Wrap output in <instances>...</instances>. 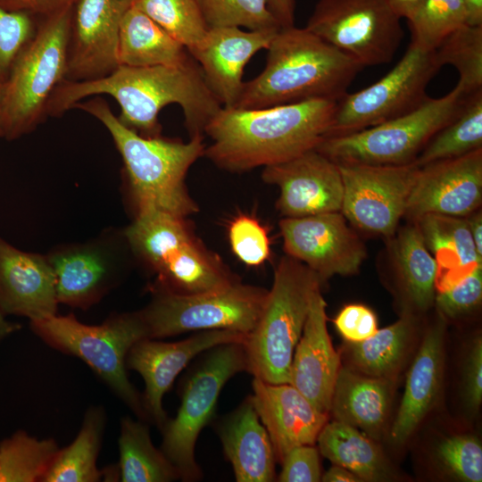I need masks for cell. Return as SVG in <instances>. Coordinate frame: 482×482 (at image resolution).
I'll return each instance as SVG.
<instances>
[{"label": "cell", "instance_id": "cell-1", "mask_svg": "<svg viewBox=\"0 0 482 482\" xmlns=\"http://www.w3.org/2000/svg\"><path fill=\"white\" fill-rule=\"evenodd\" d=\"M109 95L120 107L119 120L145 137L162 136L158 115L166 105L179 104L190 137L204 136L210 121L222 108L202 69L190 54L176 65L130 67L119 65L99 79H64L54 90L46 115L61 116L83 98Z\"/></svg>", "mask_w": 482, "mask_h": 482}, {"label": "cell", "instance_id": "cell-2", "mask_svg": "<svg viewBox=\"0 0 482 482\" xmlns=\"http://www.w3.org/2000/svg\"><path fill=\"white\" fill-rule=\"evenodd\" d=\"M336 107L324 99L262 109L222 106L204 130L212 143L204 156L237 173L287 162L328 137Z\"/></svg>", "mask_w": 482, "mask_h": 482}, {"label": "cell", "instance_id": "cell-3", "mask_svg": "<svg viewBox=\"0 0 482 482\" xmlns=\"http://www.w3.org/2000/svg\"><path fill=\"white\" fill-rule=\"evenodd\" d=\"M73 108L94 116L112 136L122 158L134 217L161 212L187 218L199 211L188 192L186 177L190 167L204 156V136L190 137L187 142L162 136L143 137L124 126L98 96Z\"/></svg>", "mask_w": 482, "mask_h": 482}, {"label": "cell", "instance_id": "cell-4", "mask_svg": "<svg viewBox=\"0 0 482 482\" xmlns=\"http://www.w3.org/2000/svg\"><path fill=\"white\" fill-rule=\"evenodd\" d=\"M264 70L245 82L235 104L262 109L324 99L337 102L363 67L306 28H281L268 48Z\"/></svg>", "mask_w": 482, "mask_h": 482}, {"label": "cell", "instance_id": "cell-5", "mask_svg": "<svg viewBox=\"0 0 482 482\" xmlns=\"http://www.w3.org/2000/svg\"><path fill=\"white\" fill-rule=\"evenodd\" d=\"M187 218L151 212L123 229L134 258L156 275L155 287L182 295L218 290L240 279L198 238Z\"/></svg>", "mask_w": 482, "mask_h": 482}, {"label": "cell", "instance_id": "cell-6", "mask_svg": "<svg viewBox=\"0 0 482 482\" xmlns=\"http://www.w3.org/2000/svg\"><path fill=\"white\" fill-rule=\"evenodd\" d=\"M46 345L80 359L137 419L149 422L143 395L129 381L126 358L139 340L149 338L139 311L110 315L99 325H87L71 313L29 321Z\"/></svg>", "mask_w": 482, "mask_h": 482}, {"label": "cell", "instance_id": "cell-7", "mask_svg": "<svg viewBox=\"0 0 482 482\" xmlns=\"http://www.w3.org/2000/svg\"><path fill=\"white\" fill-rule=\"evenodd\" d=\"M321 284L303 262L287 254L279 260L259 318L243 343L246 371L267 383L289 384L295 349Z\"/></svg>", "mask_w": 482, "mask_h": 482}, {"label": "cell", "instance_id": "cell-8", "mask_svg": "<svg viewBox=\"0 0 482 482\" xmlns=\"http://www.w3.org/2000/svg\"><path fill=\"white\" fill-rule=\"evenodd\" d=\"M72 8L44 17L12 62L3 88L1 137L19 138L46 116L47 103L66 77Z\"/></svg>", "mask_w": 482, "mask_h": 482}, {"label": "cell", "instance_id": "cell-9", "mask_svg": "<svg viewBox=\"0 0 482 482\" xmlns=\"http://www.w3.org/2000/svg\"><path fill=\"white\" fill-rule=\"evenodd\" d=\"M466 98L456 85L447 95L428 97L402 116L357 132L328 137L316 150L337 163L411 164L428 141L459 114Z\"/></svg>", "mask_w": 482, "mask_h": 482}, {"label": "cell", "instance_id": "cell-10", "mask_svg": "<svg viewBox=\"0 0 482 482\" xmlns=\"http://www.w3.org/2000/svg\"><path fill=\"white\" fill-rule=\"evenodd\" d=\"M185 378L177 415L161 428V450L183 481H196L202 470L195 459V446L202 429L211 421L220 391L234 375L246 371L243 343L214 346L205 352Z\"/></svg>", "mask_w": 482, "mask_h": 482}, {"label": "cell", "instance_id": "cell-11", "mask_svg": "<svg viewBox=\"0 0 482 482\" xmlns=\"http://www.w3.org/2000/svg\"><path fill=\"white\" fill-rule=\"evenodd\" d=\"M268 290L236 282L199 294L182 295L152 286V297L139 310L151 339L183 333L228 329L247 336L253 328Z\"/></svg>", "mask_w": 482, "mask_h": 482}, {"label": "cell", "instance_id": "cell-12", "mask_svg": "<svg viewBox=\"0 0 482 482\" xmlns=\"http://www.w3.org/2000/svg\"><path fill=\"white\" fill-rule=\"evenodd\" d=\"M440 68L435 51L410 44L382 79L337 102L328 137L357 132L415 110L428 97L427 87Z\"/></svg>", "mask_w": 482, "mask_h": 482}, {"label": "cell", "instance_id": "cell-13", "mask_svg": "<svg viewBox=\"0 0 482 482\" xmlns=\"http://www.w3.org/2000/svg\"><path fill=\"white\" fill-rule=\"evenodd\" d=\"M304 28L363 68L389 63L404 35L386 0H319Z\"/></svg>", "mask_w": 482, "mask_h": 482}, {"label": "cell", "instance_id": "cell-14", "mask_svg": "<svg viewBox=\"0 0 482 482\" xmlns=\"http://www.w3.org/2000/svg\"><path fill=\"white\" fill-rule=\"evenodd\" d=\"M59 303L87 310L127 277L134 257L123 230L109 229L83 243L61 245L47 254Z\"/></svg>", "mask_w": 482, "mask_h": 482}, {"label": "cell", "instance_id": "cell-15", "mask_svg": "<svg viewBox=\"0 0 482 482\" xmlns=\"http://www.w3.org/2000/svg\"><path fill=\"white\" fill-rule=\"evenodd\" d=\"M343 181L341 212L353 226L392 237L404 216L419 167L337 163Z\"/></svg>", "mask_w": 482, "mask_h": 482}, {"label": "cell", "instance_id": "cell-16", "mask_svg": "<svg viewBox=\"0 0 482 482\" xmlns=\"http://www.w3.org/2000/svg\"><path fill=\"white\" fill-rule=\"evenodd\" d=\"M346 221L341 212L283 218L279 229L286 254L305 264L321 283L357 273L367 251Z\"/></svg>", "mask_w": 482, "mask_h": 482}, {"label": "cell", "instance_id": "cell-17", "mask_svg": "<svg viewBox=\"0 0 482 482\" xmlns=\"http://www.w3.org/2000/svg\"><path fill=\"white\" fill-rule=\"evenodd\" d=\"M245 338V335L237 331L213 329L198 331L176 342L145 338L133 345L126 358V367L143 378V403L149 422L160 429L162 428L168 420L162 405L163 396L195 357L220 345L244 343Z\"/></svg>", "mask_w": 482, "mask_h": 482}, {"label": "cell", "instance_id": "cell-18", "mask_svg": "<svg viewBox=\"0 0 482 482\" xmlns=\"http://www.w3.org/2000/svg\"><path fill=\"white\" fill-rule=\"evenodd\" d=\"M134 0H77L72 8L65 79L91 80L119 66L120 24Z\"/></svg>", "mask_w": 482, "mask_h": 482}, {"label": "cell", "instance_id": "cell-19", "mask_svg": "<svg viewBox=\"0 0 482 482\" xmlns=\"http://www.w3.org/2000/svg\"><path fill=\"white\" fill-rule=\"evenodd\" d=\"M262 179L278 187L276 208L284 218L341 212L344 188L339 166L316 149L263 167Z\"/></svg>", "mask_w": 482, "mask_h": 482}, {"label": "cell", "instance_id": "cell-20", "mask_svg": "<svg viewBox=\"0 0 482 482\" xmlns=\"http://www.w3.org/2000/svg\"><path fill=\"white\" fill-rule=\"evenodd\" d=\"M482 201V148L419 167L404 216L466 218Z\"/></svg>", "mask_w": 482, "mask_h": 482}, {"label": "cell", "instance_id": "cell-21", "mask_svg": "<svg viewBox=\"0 0 482 482\" xmlns=\"http://www.w3.org/2000/svg\"><path fill=\"white\" fill-rule=\"evenodd\" d=\"M55 277L46 254L21 251L0 237V309L37 321L57 314Z\"/></svg>", "mask_w": 482, "mask_h": 482}, {"label": "cell", "instance_id": "cell-22", "mask_svg": "<svg viewBox=\"0 0 482 482\" xmlns=\"http://www.w3.org/2000/svg\"><path fill=\"white\" fill-rule=\"evenodd\" d=\"M278 30L212 28L201 43L189 52L222 106H235L245 83V65L257 52L268 48Z\"/></svg>", "mask_w": 482, "mask_h": 482}, {"label": "cell", "instance_id": "cell-23", "mask_svg": "<svg viewBox=\"0 0 482 482\" xmlns=\"http://www.w3.org/2000/svg\"><path fill=\"white\" fill-rule=\"evenodd\" d=\"M327 303L321 287L314 291L290 369L289 384L318 410L329 414L334 386L341 365L327 328Z\"/></svg>", "mask_w": 482, "mask_h": 482}, {"label": "cell", "instance_id": "cell-24", "mask_svg": "<svg viewBox=\"0 0 482 482\" xmlns=\"http://www.w3.org/2000/svg\"><path fill=\"white\" fill-rule=\"evenodd\" d=\"M250 395L268 431L279 462L292 448L314 445L328 415L318 410L291 384H270L257 378Z\"/></svg>", "mask_w": 482, "mask_h": 482}, {"label": "cell", "instance_id": "cell-25", "mask_svg": "<svg viewBox=\"0 0 482 482\" xmlns=\"http://www.w3.org/2000/svg\"><path fill=\"white\" fill-rule=\"evenodd\" d=\"M445 319H436L426 329L408 370L402 401L390 429L395 445H403L436 405L445 369Z\"/></svg>", "mask_w": 482, "mask_h": 482}, {"label": "cell", "instance_id": "cell-26", "mask_svg": "<svg viewBox=\"0 0 482 482\" xmlns=\"http://www.w3.org/2000/svg\"><path fill=\"white\" fill-rule=\"evenodd\" d=\"M224 453L237 482H270L276 456L250 395L219 426Z\"/></svg>", "mask_w": 482, "mask_h": 482}, {"label": "cell", "instance_id": "cell-27", "mask_svg": "<svg viewBox=\"0 0 482 482\" xmlns=\"http://www.w3.org/2000/svg\"><path fill=\"white\" fill-rule=\"evenodd\" d=\"M395 380L374 378L341 366L334 386L330 411L336 420L379 440L389 418Z\"/></svg>", "mask_w": 482, "mask_h": 482}, {"label": "cell", "instance_id": "cell-28", "mask_svg": "<svg viewBox=\"0 0 482 482\" xmlns=\"http://www.w3.org/2000/svg\"><path fill=\"white\" fill-rule=\"evenodd\" d=\"M392 237L390 261L402 312L418 316L434 305L437 265L415 221Z\"/></svg>", "mask_w": 482, "mask_h": 482}, {"label": "cell", "instance_id": "cell-29", "mask_svg": "<svg viewBox=\"0 0 482 482\" xmlns=\"http://www.w3.org/2000/svg\"><path fill=\"white\" fill-rule=\"evenodd\" d=\"M414 221L437 265L436 293L452 287L482 265L465 218L427 214Z\"/></svg>", "mask_w": 482, "mask_h": 482}, {"label": "cell", "instance_id": "cell-30", "mask_svg": "<svg viewBox=\"0 0 482 482\" xmlns=\"http://www.w3.org/2000/svg\"><path fill=\"white\" fill-rule=\"evenodd\" d=\"M417 316L402 312L393 324L370 337L344 347L346 367L366 376L395 380L414 346Z\"/></svg>", "mask_w": 482, "mask_h": 482}, {"label": "cell", "instance_id": "cell-31", "mask_svg": "<svg viewBox=\"0 0 482 482\" xmlns=\"http://www.w3.org/2000/svg\"><path fill=\"white\" fill-rule=\"evenodd\" d=\"M316 442L325 458L352 471L361 481H390L396 477L376 440L353 426L336 420L327 422Z\"/></svg>", "mask_w": 482, "mask_h": 482}, {"label": "cell", "instance_id": "cell-32", "mask_svg": "<svg viewBox=\"0 0 482 482\" xmlns=\"http://www.w3.org/2000/svg\"><path fill=\"white\" fill-rule=\"evenodd\" d=\"M189 55L181 43L134 5L123 17L118 44L119 65H176Z\"/></svg>", "mask_w": 482, "mask_h": 482}, {"label": "cell", "instance_id": "cell-33", "mask_svg": "<svg viewBox=\"0 0 482 482\" xmlns=\"http://www.w3.org/2000/svg\"><path fill=\"white\" fill-rule=\"evenodd\" d=\"M103 406L87 409L74 440L60 448L41 482H98L103 470L97 467L106 426Z\"/></svg>", "mask_w": 482, "mask_h": 482}, {"label": "cell", "instance_id": "cell-34", "mask_svg": "<svg viewBox=\"0 0 482 482\" xmlns=\"http://www.w3.org/2000/svg\"><path fill=\"white\" fill-rule=\"evenodd\" d=\"M148 422L124 416L118 438L119 481L170 482L179 479L176 468L150 436Z\"/></svg>", "mask_w": 482, "mask_h": 482}, {"label": "cell", "instance_id": "cell-35", "mask_svg": "<svg viewBox=\"0 0 482 482\" xmlns=\"http://www.w3.org/2000/svg\"><path fill=\"white\" fill-rule=\"evenodd\" d=\"M479 148H482V90L467 96L459 114L428 141L413 163L421 167Z\"/></svg>", "mask_w": 482, "mask_h": 482}, {"label": "cell", "instance_id": "cell-36", "mask_svg": "<svg viewBox=\"0 0 482 482\" xmlns=\"http://www.w3.org/2000/svg\"><path fill=\"white\" fill-rule=\"evenodd\" d=\"M59 449L54 438L16 431L0 442V482H41Z\"/></svg>", "mask_w": 482, "mask_h": 482}, {"label": "cell", "instance_id": "cell-37", "mask_svg": "<svg viewBox=\"0 0 482 482\" xmlns=\"http://www.w3.org/2000/svg\"><path fill=\"white\" fill-rule=\"evenodd\" d=\"M442 67L453 66L460 75L457 86L466 96L482 90V26L463 25L435 50Z\"/></svg>", "mask_w": 482, "mask_h": 482}, {"label": "cell", "instance_id": "cell-38", "mask_svg": "<svg viewBox=\"0 0 482 482\" xmlns=\"http://www.w3.org/2000/svg\"><path fill=\"white\" fill-rule=\"evenodd\" d=\"M411 44L435 51L453 31L467 24L464 0H424L407 18Z\"/></svg>", "mask_w": 482, "mask_h": 482}, {"label": "cell", "instance_id": "cell-39", "mask_svg": "<svg viewBox=\"0 0 482 482\" xmlns=\"http://www.w3.org/2000/svg\"><path fill=\"white\" fill-rule=\"evenodd\" d=\"M133 5L188 52L201 43L209 29L195 0H134Z\"/></svg>", "mask_w": 482, "mask_h": 482}, {"label": "cell", "instance_id": "cell-40", "mask_svg": "<svg viewBox=\"0 0 482 482\" xmlns=\"http://www.w3.org/2000/svg\"><path fill=\"white\" fill-rule=\"evenodd\" d=\"M209 29L245 28L248 30L281 29L268 7V0H195Z\"/></svg>", "mask_w": 482, "mask_h": 482}, {"label": "cell", "instance_id": "cell-41", "mask_svg": "<svg viewBox=\"0 0 482 482\" xmlns=\"http://www.w3.org/2000/svg\"><path fill=\"white\" fill-rule=\"evenodd\" d=\"M433 460L438 470L462 482L482 481V445L471 434H455L442 438L435 446Z\"/></svg>", "mask_w": 482, "mask_h": 482}, {"label": "cell", "instance_id": "cell-42", "mask_svg": "<svg viewBox=\"0 0 482 482\" xmlns=\"http://www.w3.org/2000/svg\"><path fill=\"white\" fill-rule=\"evenodd\" d=\"M232 253L250 267L262 265L270 257V240L267 229L254 217L239 214L228 227Z\"/></svg>", "mask_w": 482, "mask_h": 482}, {"label": "cell", "instance_id": "cell-43", "mask_svg": "<svg viewBox=\"0 0 482 482\" xmlns=\"http://www.w3.org/2000/svg\"><path fill=\"white\" fill-rule=\"evenodd\" d=\"M482 300V265L452 287L436 294L434 304L445 320H455L471 313Z\"/></svg>", "mask_w": 482, "mask_h": 482}, {"label": "cell", "instance_id": "cell-44", "mask_svg": "<svg viewBox=\"0 0 482 482\" xmlns=\"http://www.w3.org/2000/svg\"><path fill=\"white\" fill-rule=\"evenodd\" d=\"M37 26L34 16L0 7V72L7 76L21 48L34 37Z\"/></svg>", "mask_w": 482, "mask_h": 482}, {"label": "cell", "instance_id": "cell-45", "mask_svg": "<svg viewBox=\"0 0 482 482\" xmlns=\"http://www.w3.org/2000/svg\"><path fill=\"white\" fill-rule=\"evenodd\" d=\"M280 482L321 481L319 451L313 445H302L292 448L280 461Z\"/></svg>", "mask_w": 482, "mask_h": 482}, {"label": "cell", "instance_id": "cell-46", "mask_svg": "<svg viewBox=\"0 0 482 482\" xmlns=\"http://www.w3.org/2000/svg\"><path fill=\"white\" fill-rule=\"evenodd\" d=\"M462 400L470 414H476L482 403V337L470 341L465 354L461 374Z\"/></svg>", "mask_w": 482, "mask_h": 482}, {"label": "cell", "instance_id": "cell-47", "mask_svg": "<svg viewBox=\"0 0 482 482\" xmlns=\"http://www.w3.org/2000/svg\"><path fill=\"white\" fill-rule=\"evenodd\" d=\"M334 324L347 343L362 342L373 336L378 329L376 313L361 303L344 306L334 319Z\"/></svg>", "mask_w": 482, "mask_h": 482}, {"label": "cell", "instance_id": "cell-48", "mask_svg": "<svg viewBox=\"0 0 482 482\" xmlns=\"http://www.w3.org/2000/svg\"><path fill=\"white\" fill-rule=\"evenodd\" d=\"M77 0H0V7L32 16H49L67 7L73 6Z\"/></svg>", "mask_w": 482, "mask_h": 482}, {"label": "cell", "instance_id": "cell-49", "mask_svg": "<svg viewBox=\"0 0 482 482\" xmlns=\"http://www.w3.org/2000/svg\"><path fill=\"white\" fill-rule=\"evenodd\" d=\"M268 7L281 28L295 25V0H268Z\"/></svg>", "mask_w": 482, "mask_h": 482}, {"label": "cell", "instance_id": "cell-50", "mask_svg": "<svg viewBox=\"0 0 482 482\" xmlns=\"http://www.w3.org/2000/svg\"><path fill=\"white\" fill-rule=\"evenodd\" d=\"M465 219L477 253L482 257V213L476 211Z\"/></svg>", "mask_w": 482, "mask_h": 482}, {"label": "cell", "instance_id": "cell-51", "mask_svg": "<svg viewBox=\"0 0 482 482\" xmlns=\"http://www.w3.org/2000/svg\"><path fill=\"white\" fill-rule=\"evenodd\" d=\"M324 482H360L361 479L352 471L338 465H333L321 476Z\"/></svg>", "mask_w": 482, "mask_h": 482}, {"label": "cell", "instance_id": "cell-52", "mask_svg": "<svg viewBox=\"0 0 482 482\" xmlns=\"http://www.w3.org/2000/svg\"><path fill=\"white\" fill-rule=\"evenodd\" d=\"M424 0H386L393 12L401 19L407 18Z\"/></svg>", "mask_w": 482, "mask_h": 482}, {"label": "cell", "instance_id": "cell-53", "mask_svg": "<svg viewBox=\"0 0 482 482\" xmlns=\"http://www.w3.org/2000/svg\"><path fill=\"white\" fill-rule=\"evenodd\" d=\"M467 25L482 26V0H464Z\"/></svg>", "mask_w": 482, "mask_h": 482}, {"label": "cell", "instance_id": "cell-54", "mask_svg": "<svg viewBox=\"0 0 482 482\" xmlns=\"http://www.w3.org/2000/svg\"><path fill=\"white\" fill-rule=\"evenodd\" d=\"M21 328V325L9 321L0 309V341Z\"/></svg>", "mask_w": 482, "mask_h": 482}, {"label": "cell", "instance_id": "cell-55", "mask_svg": "<svg viewBox=\"0 0 482 482\" xmlns=\"http://www.w3.org/2000/svg\"><path fill=\"white\" fill-rule=\"evenodd\" d=\"M5 78H6V76L0 72V118H1V104H2L3 88H4V83ZM0 137H1V127H0Z\"/></svg>", "mask_w": 482, "mask_h": 482}]
</instances>
